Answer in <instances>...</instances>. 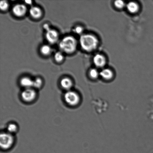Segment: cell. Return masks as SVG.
Returning <instances> with one entry per match:
<instances>
[{"label":"cell","mask_w":153,"mask_h":153,"mask_svg":"<svg viewBox=\"0 0 153 153\" xmlns=\"http://www.w3.org/2000/svg\"><path fill=\"white\" fill-rule=\"evenodd\" d=\"M98 42L97 37L91 34H83L81 36L79 39L81 47L83 50L87 52H91L96 49Z\"/></svg>","instance_id":"cell-1"},{"label":"cell","mask_w":153,"mask_h":153,"mask_svg":"<svg viewBox=\"0 0 153 153\" xmlns=\"http://www.w3.org/2000/svg\"><path fill=\"white\" fill-rule=\"evenodd\" d=\"M77 42L75 38L71 36H67L63 38L59 44L61 51L67 54H71L75 51Z\"/></svg>","instance_id":"cell-2"},{"label":"cell","mask_w":153,"mask_h":153,"mask_svg":"<svg viewBox=\"0 0 153 153\" xmlns=\"http://www.w3.org/2000/svg\"><path fill=\"white\" fill-rule=\"evenodd\" d=\"M64 98L67 104L71 106L77 105L80 101L79 94L76 91L71 90L67 91L65 93Z\"/></svg>","instance_id":"cell-3"},{"label":"cell","mask_w":153,"mask_h":153,"mask_svg":"<svg viewBox=\"0 0 153 153\" xmlns=\"http://www.w3.org/2000/svg\"><path fill=\"white\" fill-rule=\"evenodd\" d=\"M14 139L12 134L8 132L1 133L0 135V145L4 150L10 149L14 143Z\"/></svg>","instance_id":"cell-4"},{"label":"cell","mask_w":153,"mask_h":153,"mask_svg":"<svg viewBox=\"0 0 153 153\" xmlns=\"http://www.w3.org/2000/svg\"><path fill=\"white\" fill-rule=\"evenodd\" d=\"M43 27L46 30L45 37L49 43L53 44L57 42L59 38V35L56 30L51 29L48 24H45Z\"/></svg>","instance_id":"cell-5"},{"label":"cell","mask_w":153,"mask_h":153,"mask_svg":"<svg viewBox=\"0 0 153 153\" xmlns=\"http://www.w3.org/2000/svg\"><path fill=\"white\" fill-rule=\"evenodd\" d=\"M37 93L32 88H26L22 91L21 97L22 100L27 102L34 101L36 97Z\"/></svg>","instance_id":"cell-6"},{"label":"cell","mask_w":153,"mask_h":153,"mask_svg":"<svg viewBox=\"0 0 153 153\" xmlns=\"http://www.w3.org/2000/svg\"><path fill=\"white\" fill-rule=\"evenodd\" d=\"M27 11V7L24 4H16L13 8V14L19 17H22L25 16Z\"/></svg>","instance_id":"cell-7"},{"label":"cell","mask_w":153,"mask_h":153,"mask_svg":"<svg viewBox=\"0 0 153 153\" xmlns=\"http://www.w3.org/2000/svg\"><path fill=\"white\" fill-rule=\"evenodd\" d=\"M93 62L97 67H102L106 64V59L103 55L100 54H97L93 58Z\"/></svg>","instance_id":"cell-8"},{"label":"cell","mask_w":153,"mask_h":153,"mask_svg":"<svg viewBox=\"0 0 153 153\" xmlns=\"http://www.w3.org/2000/svg\"><path fill=\"white\" fill-rule=\"evenodd\" d=\"M31 16L34 19H39L42 16V11L41 9L36 6L31 7L29 10Z\"/></svg>","instance_id":"cell-9"},{"label":"cell","mask_w":153,"mask_h":153,"mask_svg":"<svg viewBox=\"0 0 153 153\" xmlns=\"http://www.w3.org/2000/svg\"><path fill=\"white\" fill-rule=\"evenodd\" d=\"M60 84L61 87L67 91L71 90L73 85L72 80L70 78L67 77H64L61 79Z\"/></svg>","instance_id":"cell-10"},{"label":"cell","mask_w":153,"mask_h":153,"mask_svg":"<svg viewBox=\"0 0 153 153\" xmlns=\"http://www.w3.org/2000/svg\"><path fill=\"white\" fill-rule=\"evenodd\" d=\"M20 84L22 87L25 88V89L32 88L33 85V80L30 78L25 76L21 79Z\"/></svg>","instance_id":"cell-11"},{"label":"cell","mask_w":153,"mask_h":153,"mask_svg":"<svg viewBox=\"0 0 153 153\" xmlns=\"http://www.w3.org/2000/svg\"><path fill=\"white\" fill-rule=\"evenodd\" d=\"M100 75L103 79L105 80H109L112 79L113 76L112 72L108 68L102 70L100 73Z\"/></svg>","instance_id":"cell-12"},{"label":"cell","mask_w":153,"mask_h":153,"mask_svg":"<svg viewBox=\"0 0 153 153\" xmlns=\"http://www.w3.org/2000/svg\"><path fill=\"white\" fill-rule=\"evenodd\" d=\"M127 10L130 13H136L139 10V6L137 3L133 1H130L127 4Z\"/></svg>","instance_id":"cell-13"},{"label":"cell","mask_w":153,"mask_h":153,"mask_svg":"<svg viewBox=\"0 0 153 153\" xmlns=\"http://www.w3.org/2000/svg\"><path fill=\"white\" fill-rule=\"evenodd\" d=\"M40 51L42 54L45 56H48L51 53L52 50L50 46L47 45H45L42 46L40 48Z\"/></svg>","instance_id":"cell-14"},{"label":"cell","mask_w":153,"mask_h":153,"mask_svg":"<svg viewBox=\"0 0 153 153\" xmlns=\"http://www.w3.org/2000/svg\"><path fill=\"white\" fill-rule=\"evenodd\" d=\"M7 132L13 134V133L16 132L18 130L17 125L14 123H10L7 127Z\"/></svg>","instance_id":"cell-15"},{"label":"cell","mask_w":153,"mask_h":153,"mask_svg":"<svg viewBox=\"0 0 153 153\" xmlns=\"http://www.w3.org/2000/svg\"><path fill=\"white\" fill-rule=\"evenodd\" d=\"M64 58L63 54L61 51H58L55 53L54 55L55 61L58 63L62 62Z\"/></svg>","instance_id":"cell-16"},{"label":"cell","mask_w":153,"mask_h":153,"mask_svg":"<svg viewBox=\"0 0 153 153\" xmlns=\"http://www.w3.org/2000/svg\"><path fill=\"white\" fill-rule=\"evenodd\" d=\"M43 81L41 78H37L33 80V87L36 88H40L42 85Z\"/></svg>","instance_id":"cell-17"},{"label":"cell","mask_w":153,"mask_h":153,"mask_svg":"<svg viewBox=\"0 0 153 153\" xmlns=\"http://www.w3.org/2000/svg\"><path fill=\"white\" fill-rule=\"evenodd\" d=\"M90 77L93 79H96L100 75V73L96 69L93 68L90 70L89 71Z\"/></svg>","instance_id":"cell-18"},{"label":"cell","mask_w":153,"mask_h":153,"mask_svg":"<svg viewBox=\"0 0 153 153\" xmlns=\"http://www.w3.org/2000/svg\"><path fill=\"white\" fill-rule=\"evenodd\" d=\"M9 4L7 1H1L0 2V8L2 11H5L8 9Z\"/></svg>","instance_id":"cell-19"},{"label":"cell","mask_w":153,"mask_h":153,"mask_svg":"<svg viewBox=\"0 0 153 153\" xmlns=\"http://www.w3.org/2000/svg\"><path fill=\"white\" fill-rule=\"evenodd\" d=\"M114 5L117 8L121 9L125 7V4L123 1L118 0L115 1Z\"/></svg>","instance_id":"cell-20"},{"label":"cell","mask_w":153,"mask_h":153,"mask_svg":"<svg viewBox=\"0 0 153 153\" xmlns=\"http://www.w3.org/2000/svg\"><path fill=\"white\" fill-rule=\"evenodd\" d=\"M74 31L76 34H81L83 32V28L82 27L80 26H76L74 28Z\"/></svg>","instance_id":"cell-21"},{"label":"cell","mask_w":153,"mask_h":153,"mask_svg":"<svg viewBox=\"0 0 153 153\" xmlns=\"http://www.w3.org/2000/svg\"><path fill=\"white\" fill-rule=\"evenodd\" d=\"M25 2L26 4H28V5H31L32 4V1H25Z\"/></svg>","instance_id":"cell-22"}]
</instances>
